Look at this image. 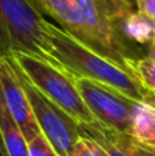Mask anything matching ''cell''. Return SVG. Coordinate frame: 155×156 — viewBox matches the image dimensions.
Masks as SVG:
<instances>
[{"label": "cell", "mask_w": 155, "mask_h": 156, "mask_svg": "<svg viewBox=\"0 0 155 156\" xmlns=\"http://www.w3.org/2000/svg\"><path fill=\"white\" fill-rule=\"evenodd\" d=\"M47 41L50 58L72 74L111 87L138 103H154L155 96L145 90L126 68L93 50L59 26L47 24Z\"/></svg>", "instance_id": "1"}, {"label": "cell", "mask_w": 155, "mask_h": 156, "mask_svg": "<svg viewBox=\"0 0 155 156\" xmlns=\"http://www.w3.org/2000/svg\"><path fill=\"white\" fill-rule=\"evenodd\" d=\"M41 12L53 18L61 29L93 50L113 59L128 70L129 53L125 38L94 0H31ZM129 71V70H128ZM131 73V71H129ZM132 74V73H131Z\"/></svg>", "instance_id": "2"}, {"label": "cell", "mask_w": 155, "mask_h": 156, "mask_svg": "<svg viewBox=\"0 0 155 156\" xmlns=\"http://www.w3.org/2000/svg\"><path fill=\"white\" fill-rule=\"evenodd\" d=\"M9 59L17 71L40 94L72 117L79 126L98 123L84 103L75 85L73 74L56 61L24 52H14Z\"/></svg>", "instance_id": "3"}, {"label": "cell", "mask_w": 155, "mask_h": 156, "mask_svg": "<svg viewBox=\"0 0 155 156\" xmlns=\"http://www.w3.org/2000/svg\"><path fill=\"white\" fill-rule=\"evenodd\" d=\"M47 24L31 0H0V58L24 52L52 59Z\"/></svg>", "instance_id": "4"}, {"label": "cell", "mask_w": 155, "mask_h": 156, "mask_svg": "<svg viewBox=\"0 0 155 156\" xmlns=\"http://www.w3.org/2000/svg\"><path fill=\"white\" fill-rule=\"evenodd\" d=\"M73 79L84 103L99 124L119 133H129L132 114L138 102L96 80L76 74Z\"/></svg>", "instance_id": "5"}, {"label": "cell", "mask_w": 155, "mask_h": 156, "mask_svg": "<svg viewBox=\"0 0 155 156\" xmlns=\"http://www.w3.org/2000/svg\"><path fill=\"white\" fill-rule=\"evenodd\" d=\"M20 77L40 132L49 140L58 156H72L78 140L82 136L81 126L64 111L49 102L43 94H40L21 74Z\"/></svg>", "instance_id": "6"}, {"label": "cell", "mask_w": 155, "mask_h": 156, "mask_svg": "<svg viewBox=\"0 0 155 156\" xmlns=\"http://www.w3.org/2000/svg\"><path fill=\"white\" fill-rule=\"evenodd\" d=\"M0 99L23 132L26 141L41 133L23 88L21 77L9 58H0Z\"/></svg>", "instance_id": "7"}, {"label": "cell", "mask_w": 155, "mask_h": 156, "mask_svg": "<svg viewBox=\"0 0 155 156\" xmlns=\"http://www.w3.org/2000/svg\"><path fill=\"white\" fill-rule=\"evenodd\" d=\"M0 155L29 156L28 141L0 99Z\"/></svg>", "instance_id": "8"}, {"label": "cell", "mask_w": 155, "mask_h": 156, "mask_svg": "<svg viewBox=\"0 0 155 156\" xmlns=\"http://www.w3.org/2000/svg\"><path fill=\"white\" fill-rule=\"evenodd\" d=\"M116 27L123 38L135 41L138 44H149L155 38L154 23L137 9L129 11L117 23Z\"/></svg>", "instance_id": "9"}, {"label": "cell", "mask_w": 155, "mask_h": 156, "mask_svg": "<svg viewBox=\"0 0 155 156\" xmlns=\"http://www.w3.org/2000/svg\"><path fill=\"white\" fill-rule=\"evenodd\" d=\"M134 141L142 146L155 147V108L148 103H137L131 127L128 133Z\"/></svg>", "instance_id": "10"}, {"label": "cell", "mask_w": 155, "mask_h": 156, "mask_svg": "<svg viewBox=\"0 0 155 156\" xmlns=\"http://www.w3.org/2000/svg\"><path fill=\"white\" fill-rule=\"evenodd\" d=\"M128 70L132 76L142 83L145 90L155 96V61L148 56L143 58H129Z\"/></svg>", "instance_id": "11"}, {"label": "cell", "mask_w": 155, "mask_h": 156, "mask_svg": "<svg viewBox=\"0 0 155 156\" xmlns=\"http://www.w3.org/2000/svg\"><path fill=\"white\" fill-rule=\"evenodd\" d=\"M81 132H82V136H88L99 144L102 156H128L119 146H116L109 140V136H108V133L102 124L94 123V124L81 126Z\"/></svg>", "instance_id": "12"}, {"label": "cell", "mask_w": 155, "mask_h": 156, "mask_svg": "<svg viewBox=\"0 0 155 156\" xmlns=\"http://www.w3.org/2000/svg\"><path fill=\"white\" fill-rule=\"evenodd\" d=\"M106 133L109 136V140L119 146L128 156H155V147H148V146H142L137 141H134L128 133H119L114 130L106 129Z\"/></svg>", "instance_id": "13"}, {"label": "cell", "mask_w": 155, "mask_h": 156, "mask_svg": "<svg viewBox=\"0 0 155 156\" xmlns=\"http://www.w3.org/2000/svg\"><path fill=\"white\" fill-rule=\"evenodd\" d=\"M94 3L102 9V12L114 23V26H117V23L134 8L128 6L126 3H123L122 0H94ZM117 29V27H116Z\"/></svg>", "instance_id": "14"}, {"label": "cell", "mask_w": 155, "mask_h": 156, "mask_svg": "<svg viewBox=\"0 0 155 156\" xmlns=\"http://www.w3.org/2000/svg\"><path fill=\"white\" fill-rule=\"evenodd\" d=\"M28 152L29 156H58L56 150L43 133H38L28 141Z\"/></svg>", "instance_id": "15"}, {"label": "cell", "mask_w": 155, "mask_h": 156, "mask_svg": "<svg viewBox=\"0 0 155 156\" xmlns=\"http://www.w3.org/2000/svg\"><path fill=\"white\" fill-rule=\"evenodd\" d=\"M72 156H102V152L96 141L88 136H81L73 149Z\"/></svg>", "instance_id": "16"}, {"label": "cell", "mask_w": 155, "mask_h": 156, "mask_svg": "<svg viewBox=\"0 0 155 156\" xmlns=\"http://www.w3.org/2000/svg\"><path fill=\"white\" fill-rule=\"evenodd\" d=\"M135 9L146 15L155 26V0H135Z\"/></svg>", "instance_id": "17"}, {"label": "cell", "mask_w": 155, "mask_h": 156, "mask_svg": "<svg viewBox=\"0 0 155 156\" xmlns=\"http://www.w3.org/2000/svg\"><path fill=\"white\" fill-rule=\"evenodd\" d=\"M148 58H151L152 61H155V38L148 44Z\"/></svg>", "instance_id": "18"}, {"label": "cell", "mask_w": 155, "mask_h": 156, "mask_svg": "<svg viewBox=\"0 0 155 156\" xmlns=\"http://www.w3.org/2000/svg\"><path fill=\"white\" fill-rule=\"evenodd\" d=\"M123 3H126L128 6H131V8H134L135 9V0H122Z\"/></svg>", "instance_id": "19"}, {"label": "cell", "mask_w": 155, "mask_h": 156, "mask_svg": "<svg viewBox=\"0 0 155 156\" xmlns=\"http://www.w3.org/2000/svg\"><path fill=\"white\" fill-rule=\"evenodd\" d=\"M151 106H154V108H155V100H154V103H152V105H151Z\"/></svg>", "instance_id": "20"}]
</instances>
